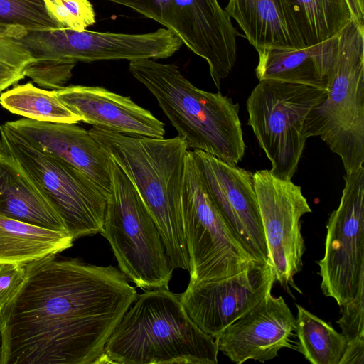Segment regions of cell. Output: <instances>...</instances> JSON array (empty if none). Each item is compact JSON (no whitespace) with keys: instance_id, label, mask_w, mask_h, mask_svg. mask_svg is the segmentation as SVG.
Instances as JSON below:
<instances>
[{"instance_id":"cell-1","label":"cell","mask_w":364,"mask_h":364,"mask_svg":"<svg viewBox=\"0 0 364 364\" xmlns=\"http://www.w3.org/2000/svg\"><path fill=\"white\" fill-rule=\"evenodd\" d=\"M137 296L113 266L33 261L0 311V364H95Z\"/></svg>"},{"instance_id":"cell-2","label":"cell","mask_w":364,"mask_h":364,"mask_svg":"<svg viewBox=\"0 0 364 364\" xmlns=\"http://www.w3.org/2000/svg\"><path fill=\"white\" fill-rule=\"evenodd\" d=\"M218 343L190 318L169 289L138 295L95 364H217Z\"/></svg>"},{"instance_id":"cell-3","label":"cell","mask_w":364,"mask_h":364,"mask_svg":"<svg viewBox=\"0 0 364 364\" xmlns=\"http://www.w3.org/2000/svg\"><path fill=\"white\" fill-rule=\"evenodd\" d=\"M89 132L136 188L159 230L173 267L188 270L181 215L186 141L180 135L158 139L95 127Z\"/></svg>"},{"instance_id":"cell-4","label":"cell","mask_w":364,"mask_h":364,"mask_svg":"<svg viewBox=\"0 0 364 364\" xmlns=\"http://www.w3.org/2000/svg\"><path fill=\"white\" fill-rule=\"evenodd\" d=\"M129 71L156 99L188 146L237 164L245 144L237 103L195 87L174 64L149 58L129 61Z\"/></svg>"},{"instance_id":"cell-5","label":"cell","mask_w":364,"mask_h":364,"mask_svg":"<svg viewBox=\"0 0 364 364\" xmlns=\"http://www.w3.org/2000/svg\"><path fill=\"white\" fill-rule=\"evenodd\" d=\"M306 139L320 136L346 173L364 163V28L351 21L339 33L338 60L323 100L308 114Z\"/></svg>"},{"instance_id":"cell-6","label":"cell","mask_w":364,"mask_h":364,"mask_svg":"<svg viewBox=\"0 0 364 364\" xmlns=\"http://www.w3.org/2000/svg\"><path fill=\"white\" fill-rule=\"evenodd\" d=\"M109 166L111 186L100 233L127 278L144 291L168 289L174 268L159 230L136 188L111 158Z\"/></svg>"},{"instance_id":"cell-7","label":"cell","mask_w":364,"mask_h":364,"mask_svg":"<svg viewBox=\"0 0 364 364\" xmlns=\"http://www.w3.org/2000/svg\"><path fill=\"white\" fill-rule=\"evenodd\" d=\"M2 151L56 209L74 240L100 233L109 191L67 162L28 143L6 122L0 126Z\"/></svg>"},{"instance_id":"cell-8","label":"cell","mask_w":364,"mask_h":364,"mask_svg":"<svg viewBox=\"0 0 364 364\" xmlns=\"http://www.w3.org/2000/svg\"><path fill=\"white\" fill-rule=\"evenodd\" d=\"M326 94L323 89L272 80H259L251 92L247 124L276 176L291 180L295 174L307 139L306 118Z\"/></svg>"},{"instance_id":"cell-9","label":"cell","mask_w":364,"mask_h":364,"mask_svg":"<svg viewBox=\"0 0 364 364\" xmlns=\"http://www.w3.org/2000/svg\"><path fill=\"white\" fill-rule=\"evenodd\" d=\"M181 215L189 259L188 284L230 277L257 262L246 251L218 210L190 150L185 163Z\"/></svg>"},{"instance_id":"cell-10","label":"cell","mask_w":364,"mask_h":364,"mask_svg":"<svg viewBox=\"0 0 364 364\" xmlns=\"http://www.w3.org/2000/svg\"><path fill=\"white\" fill-rule=\"evenodd\" d=\"M6 34L21 43L33 59L90 63L107 60L165 59L181 47L170 29L146 33L77 31L65 28L48 30L13 29Z\"/></svg>"},{"instance_id":"cell-11","label":"cell","mask_w":364,"mask_h":364,"mask_svg":"<svg viewBox=\"0 0 364 364\" xmlns=\"http://www.w3.org/2000/svg\"><path fill=\"white\" fill-rule=\"evenodd\" d=\"M343 178L339 205L326 223L324 255L317 262L321 289L339 306L364 286V166Z\"/></svg>"},{"instance_id":"cell-12","label":"cell","mask_w":364,"mask_h":364,"mask_svg":"<svg viewBox=\"0 0 364 364\" xmlns=\"http://www.w3.org/2000/svg\"><path fill=\"white\" fill-rule=\"evenodd\" d=\"M269 259L276 282L285 289L296 288L294 277L303 267L305 252L301 218L311 212L301 188L270 170L252 173Z\"/></svg>"},{"instance_id":"cell-13","label":"cell","mask_w":364,"mask_h":364,"mask_svg":"<svg viewBox=\"0 0 364 364\" xmlns=\"http://www.w3.org/2000/svg\"><path fill=\"white\" fill-rule=\"evenodd\" d=\"M191 152L205 188L231 231L255 260L269 262L252 173L201 150Z\"/></svg>"},{"instance_id":"cell-14","label":"cell","mask_w":364,"mask_h":364,"mask_svg":"<svg viewBox=\"0 0 364 364\" xmlns=\"http://www.w3.org/2000/svg\"><path fill=\"white\" fill-rule=\"evenodd\" d=\"M275 282L269 262H256L230 277L188 284L180 299L191 320L215 338L271 294Z\"/></svg>"},{"instance_id":"cell-15","label":"cell","mask_w":364,"mask_h":364,"mask_svg":"<svg viewBox=\"0 0 364 364\" xmlns=\"http://www.w3.org/2000/svg\"><path fill=\"white\" fill-rule=\"evenodd\" d=\"M168 29L207 62L220 89L235 63L236 40L241 35L218 0H171Z\"/></svg>"},{"instance_id":"cell-16","label":"cell","mask_w":364,"mask_h":364,"mask_svg":"<svg viewBox=\"0 0 364 364\" xmlns=\"http://www.w3.org/2000/svg\"><path fill=\"white\" fill-rule=\"evenodd\" d=\"M295 323L283 297L269 294L215 339L218 350L232 362L241 364L253 360L264 363L279 356L281 349L294 348Z\"/></svg>"},{"instance_id":"cell-17","label":"cell","mask_w":364,"mask_h":364,"mask_svg":"<svg viewBox=\"0 0 364 364\" xmlns=\"http://www.w3.org/2000/svg\"><path fill=\"white\" fill-rule=\"evenodd\" d=\"M58 98L81 121L116 133L161 139L164 124L130 97L97 86L70 85L55 90Z\"/></svg>"},{"instance_id":"cell-18","label":"cell","mask_w":364,"mask_h":364,"mask_svg":"<svg viewBox=\"0 0 364 364\" xmlns=\"http://www.w3.org/2000/svg\"><path fill=\"white\" fill-rule=\"evenodd\" d=\"M6 123L36 149L67 162L109 191L110 158L89 130L74 123L27 118Z\"/></svg>"},{"instance_id":"cell-19","label":"cell","mask_w":364,"mask_h":364,"mask_svg":"<svg viewBox=\"0 0 364 364\" xmlns=\"http://www.w3.org/2000/svg\"><path fill=\"white\" fill-rule=\"evenodd\" d=\"M339 34L312 46L257 50L259 80H272L328 90L338 60Z\"/></svg>"},{"instance_id":"cell-20","label":"cell","mask_w":364,"mask_h":364,"mask_svg":"<svg viewBox=\"0 0 364 364\" xmlns=\"http://www.w3.org/2000/svg\"><path fill=\"white\" fill-rule=\"evenodd\" d=\"M0 213L44 228L69 231L56 209L3 151L0 152Z\"/></svg>"},{"instance_id":"cell-21","label":"cell","mask_w":364,"mask_h":364,"mask_svg":"<svg viewBox=\"0 0 364 364\" xmlns=\"http://www.w3.org/2000/svg\"><path fill=\"white\" fill-rule=\"evenodd\" d=\"M224 10L239 24L256 50L299 49L282 0H229Z\"/></svg>"},{"instance_id":"cell-22","label":"cell","mask_w":364,"mask_h":364,"mask_svg":"<svg viewBox=\"0 0 364 364\" xmlns=\"http://www.w3.org/2000/svg\"><path fill=\"white\" fill-rule=\"evenodd\" d=\"M299 49L337 36L351 21L346 0H282Z\"/></svg>"},{"instance_id":"cell-23","label":"cell","mask_w":364,"mask_h":364,"mask_svg":"<svg viewBox=\"0 0 364 364\" xmlns=\"http://www.w3.org/2000/svg\"><path fill=\"white\" fill-rule=\"evenodd\" d=\"M69 231H58L15 220L0 213V264L24 265L72 247Z\"/></svg>"},{"instance_id":"cell-24","label":"cell","mask_w":364,"mask_h":364,"mask_svg":"<svg viewBox=\"0 0 364 364\" xmlns=\"http://www.w3.org/2000/svg\"><path fill=\"white\" fill-rule=\"evenodd\" d=\"M296 307L298 350L313 364H340L348 344L345 337L301 305Z\"/></svg>"},{"instance_id":"cell-25","label":"cell","mask_w":364,"mask_h":364,"mask_svg":"<svg viewBox=\"0 0 364 364\" xmlns=\"http://www.w3.org/2000/svg\"><path fill=\"white\" fill-rule=\"evenodd\" d=\"M1 105L11 113L25 118L55 123L81 121L57 97L55 90H47L31 82L16 85L0 95Z\"/></svg>"},{"instance_id":"cell-26","label":"cell","mask_w":364,"mask_h":364,"mask_svg":"<svg viewBox=\"0 0 364 364\" xmlns=\"http://www.w3.org/2000/svg\"><path fill=\"white\" fill-rule=\"evenodd\" d=\"M59 28L63 27L50 16L43 0H0V32Z\"/></svg>"},{"instance_id":"cell-27","label":"cell","mask_w":364,"mask_h":364,"mask_svg":"<svg viewBox=\"0 0 364 364\" xmlns=\"http://www.w3.org/2000/svg\"><path fill=\"white\" fill-rule=\"evenodd\" d=\"M337 321L347 341V348L340 364L364 363V286L351 301L341 306Z\"/></svg>"},{"instance_id":"cell-28","label":"cell","mask_w":364,"mask_h":364,"mask_svg":"<svg viewBox=\"0 0 364 364\" xmlns=\"http://www.w3.org/2000/svg\"><path fill=\"white\" fill-rule=\"evenodd\" d=\"M33 60L21 43L0 32V92L25 78V69Z\"/></svg>"},{"instance_id":"cell-29","label":"cell","mask_w":364,"mask_h":364,"mask_svg":"<svg viewBox=\"0 0 364 364\" xmlns=\"http://www.w3.org/2000/svg\"><path fill=\"white\" fill-rule=\"evenodd\" d=\"M50 16L62 27L85 31L96 22L95 12L89 0H43Z\"/></svg>"},{"instance_id":"cell-30","label":"cell","mask_w":364,"mask_h":364,"mask_svg":"<svg viewBox=\"0 0 364 364\" xmlns=\"http://www.w3.org/2000/svg\"><path fill=\"white\" fill-rule=\"evenodd\" d=\"M75 65L73 62L36 58L28 64L24 73L39 87L57 90L71 78Z\"/></svg>"},{"instance_id":"cell-31","label":"cell","mask_w":364,"mask_h":364,"mask_svg":"<svg viewBox=\"0 0 364 364\" xmlns=\"http://www.w3.org/2000/svg\"><path fill=\"white\" fill-rule=\"evenodd\" d=\"M128 7L168 28V17L171 0H107Z\"/></svg>"},{"instance_id":"cell-32","label":"cell","mask_w":364,"mask_h":364,"mask_svg":"<svg viewBox=\"0 0 364 364\" xmlns=\"http://www.w3.org/2000/svg\"><path fill=\"white\" fill-rule=\"evenodd\" d=\"M25 272L24 265L0 264V311L23 281Z\"/></svg>"},{"instance_id":"cell-33","label":"cell","mask_w":364,"mask_h":364,"mask_svg":"<svg viewBox=\"0 0 364 364\" xmlns=\"http://www.w3.org/2000/svg\"><path fill=\"white\" fill-rule=\"evenodd\" d=\"M353 21L364 28V0H346Z\"/></svg>"},{"instance_id":"cell-34","label":"cell","mask_w":364,"mask_h":364,"mask_svg":"<svg viewBox=\"0 0 364 364\" xmlns=\"http://www.w3.org/2000/svg\"><path fill=\"white\" fill-rule=\"evenodd\" d=\"M1 336L0 332V360H1Z\"/></svg>"},{"instance_id":"cell-35","label":"cell","mask_w":364,"mask_h":364,"mask_svg":"<svg viewBox=\"0 0 364 364\" xmlns=\"http://www.w3.org/2000/svg\"><path fill=\"white\" fill-rule=\"evenodd\" d=\"M2 151V146H1V140H0V152Z\"/></svg>"}]
</instances>
